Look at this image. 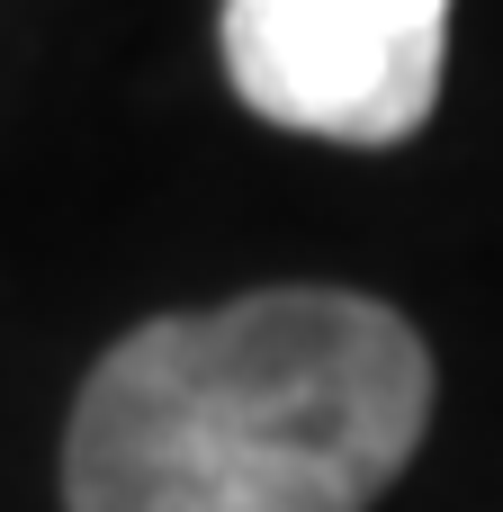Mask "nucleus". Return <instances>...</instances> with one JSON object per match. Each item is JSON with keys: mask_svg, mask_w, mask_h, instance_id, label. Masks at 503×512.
I'll use <instances>...</instances> for the list:
<instances>
[{"mask_svg": "<svg viewBox=\"0 0 503 512\" xmlns=\"http://www.w3.org/2000/svg\"><path fill=\"white\" fill-rule=\"evenodd\" d=\"M432 423L423 333L360 288L135 324L63 432L72 512H369Z\"/></svg>", "mask_w": 503, "mask_h": 512, "instance_id": "f257e3e1", "label": "nucleus"}, {"mask_svg": "<svg viewBox=\"0 0 503 512\" xmlns=\"http://www.w3.org/2000/svg\"><path fill=\"white\" fill-rule=\"evenodd\" d=\"M216 45L252 117L378 153L441 108L450 0H225Z\"/></svg>", "mask_w": 503, "mask_h": 512, "instance_id": "f03ea898", "label": "nucleus"}]
</instances>
